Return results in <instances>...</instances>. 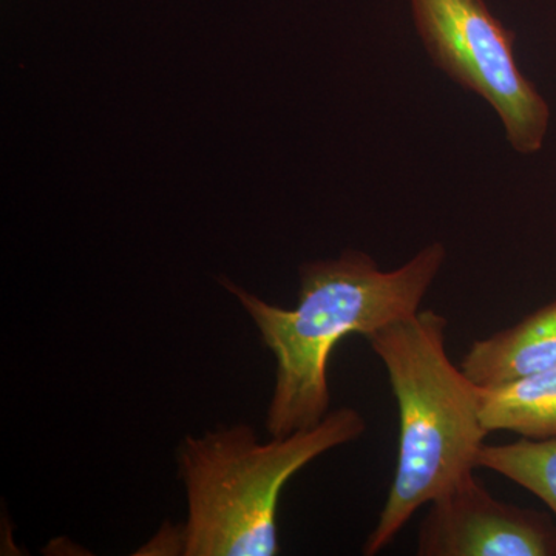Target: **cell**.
<instances>
[{
	"mask_svg": "<svg viewBox=\"0 0 556 556\" xmlns=\"http://www.w3.org/2000/svg\"><path fill=\"white\" fill-rule=\"evenodd\" d=\"M477 464L525 486L556 517V438H521L511 444H484Z\"/></svg>",
	"mask_w": 556,
	"mask_h": 556,
	"instance_id": "cell-8",
	"label": "cell"
},
{
	"mask_svg": "<svg viewBox=\"0 0 556 556\" xmlns=\"http://www.w3.org/2000/svg\"><path fill=\"white\" fill-rule=\"evenodd\" d=\"M367 422L354 408L329 412L316 427L260 442L247 424L189 437L178 448L188 497L181 555L280 554L277 514L289 479L329 450L357 441Z\"/></svg>",
	"mask_w": 556,
	"mask_h": 556,
	"instance_id": "cell-3",
	"label": "cell"
},
{
	"mask_svg": "<svg viewBox=\"0 0 556 556\" xmlns=\"http://www.w3.org/2000/svg\"><path fill=\"white\" fill-rule=\"evenodd\" d=\"M445 257L444 244L434 241L393 270L379 269L361 251L306 263L300 268L294 309L265 302L223 278L276 357V386L266 415L270 437H288L325 419L331 404L328 365L334 348L348 336L368 339L417 313Z\"/></svg>",
	"mask_w": 556,
	"mask_h": 556,
	"instance_id": "cell-1",
	"label": "cell"
},
{
	"mask_svg": "<svg viewBox=\"0 0 556 556\" xmlns=\"http://www.w3.org/2000/svg\"><path fill=\"white\" fill-rule=\"evenodd\" d=\"M481 388L556 369V300L527 316L515 327L477 340L459 364Z\"/></svg>",
	"mask_w": 556,
	"mask_h": 556,
	"instance_id": "cell-6",
	"label": "cell"
},
{
	"mask_svg": "<svg viewBox=\"0 0 556 556\" xmlns=\"http://www.w3.org/2000/svg\"><path fill=\"white\" fill-rule=\"evenodd\" d=\"M416 548L419 556H552L556 529L540 511L496 500L471 475L431 501Z\"/></svg>",
	"mask_w": 556,
	"mask_h": 556,
	"instance_id": "cell-5",
	"label": "cell"
},
{
	"mask_svg": "<svg viewBox=\"0 0 556 556\" xmlns=\"http://www.w3.org/2000/svg\"><path fill=\"white\" fill-rule=\"evenodd\" d=\"M417 35L438 68L492 105L521 155L543 149L551 109L515 60L517 35L484 0H409Z\"/></svg>",
	"mask_w": 556,
	"mask_h": 556,
	"instance_id": "cell-4",
	"label": "cell"
},
{
	"mask_svg": "<svg viewBox=\"0 0 556 556\" xmlns=\"http://www.w3.org/2000/svg\"><path fill=\"white\" fill-rule=\"evenodd\" d=\"M479 415L489 433L511 431L521 438H556V369L504 386L479 387Z\"/></svg>",
	"mask_w": 556,
	"mask_h": 556,
	"instance_id": "cell-7",
	"label": "cell"
},
{
	"mask_svg": "<svg viewBox=\"0 0 556 556\" xmlns=\"http://www.w3.org/2000/svg\"><path fill=\"white\" fill-rule=\"evenodd\" d=\"M447 318L417 311L369 336L399 408L397 466L364 555H378L420 507L478 468L489 431L479 415V387L450 362Z\"/></svg>",
	"mask_w": 556,
	"mask_h": 556,
	"instance_id": "cell-2",
	"label": "cell"
}]
</instances>
